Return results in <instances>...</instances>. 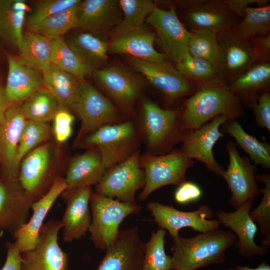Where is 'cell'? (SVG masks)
<instances>
[{"instance_id":"obj_25","label":"cell","mask_w":270,"mask_h":270,"mask_svg":"<svg viewBox=\"0 0 270 270\" xmlns=\"http://www.w3.org/2000/svg\"><path fill=\"white\" fill-rule=\"evenodd\" d=\"M22 102L12 104L6 114V122L0 126V158L4 166V178L18 180L16 160L20 134L26 119Z\"/></svg>"},{"instance_id":"obj_49","label":"cell","mask_w":270,"mask_h":270,"mask_svg":"<svg viewBox=\"0 0 270 270\" xmlns=\"http://www.w3.org/2000/svg\"><path fill=\"white\" fill-rule=\"evenodd\" d=\"M228 10L241 20L244 16L246 8L249 6L256 4L258 7L267 6L268 0H223Z\"/></svg>"},{"instance_id":"obj_19","label":"cell","mask_w":270,"mask_h":270,"mask_svg":"<svg viewBox=\"0 0 270 270\" xmlns=\"http://www.w3.org/2000/svg\"><path fill=\"white\" fill-rule=\"evenodd\" d=\"M0 179V230L12 235L28 220L33 202L18 180Z\"/></svg>"},{"instance_id":"obj_10","label":"cell","mask_w":270,"mask_h":270,"mask_svg":"<svg viewBox=\"0 0 270 270\" xmlns=\"http://www.w3.org/2000/svg\"><path fill=\"white\" fill-rule=\"evenodd\" d=\"M181 21L190 32L205 30L217 34L236 26L241 19L234 14L223 0H186L177 2Z\"/></svg>"},{"instance_id":"obj_33","label":"cell","mask_w":270,"mask_h":270,"mask_svg":"<svg viewBox=\"0 0 270 270\" xmlns=\"http://www.w3.org/2000/svg\"><path fill=\"white\" fill-rule=\"evenodd\" d=\"M222 130L235 140L237 144L250 156L256 166L270 168V146L248 134L236 120H228L222 125Z\"/></svg>"},{"instance_id":"obj_50","label":"cell","mask_w":270,"mask_h":270,"mask_svg":"<svg viewBox=\"0 0 270 270\" xmlns=\"http://www.w3.org/2000/svg\"><path fill=\"white\" fill-rule=\"evenodd\" d=\"M7 254L4 266L0 270H21L20 252L14 242H6L5 244Z\"/></svg>"},{"instance_id":"obj_18","label":"cell","mask_w":270,"mask_h":270,"mask_svg":"<svg viewBox=\"0 0 270 270\" xmlns=\"http://www.w3.org/2000/svg\"><path fill=\"white\" fill-rule=\"evenodd\" d=\"M50 154L48 145L37 147L22 158L18 180L28 196L34 202L42 197L54 180L50 172Z\"/></svg>"},{"instance_id":"obj_8","label":"cell","mask_w":270,"mask_h":270,"mask_svg":"<svg viewBox=\"0 0 270 270\" xmlns=\"http://www.w3.org/2000/svg\"><path fill=\"white\" fill-rule=\"evenodd\" d=\"M72 110L82 122L77 142L104 126L118 122L120 114L114 104L84 80L80 81Z\"/></svg>"},{"instance_id":"obj_29","label":"cell","mask_w":270,"mask_h":270,"mask_svg":"<svg viewBox=\"0 0 270 270\" xmlns=\"http://www.w3.org/2000/svg\"><path fill=\"white\" fill-rule=\"evenodd\" d=\"M106 170L100 152L89 149L70 161L64 178L67 189L96 185Z\"/></svg>"},{"instance_id":"obj_23","label":"cell","mask_w":270,"mask_h":270,"mask_svg":"<svg viewBox=\"0 0 270 270\" xmlns=\"http://www.w3.org/2000/svg\"><path fill=\"white\" fill-rule=\"evenodd\" d=\"M156 34L144 26L112 34L108 50L116 54H124L132 58L154 63L166 62L164 54L154 47Z\"/></svg>"},{"instance_id":"obj_26","label":"cell","mask_w":270,"mask_h":270,"mask_svg":"<svg viewBox=\"0 0 270 270\" xmlns=\"http://www.w3.org/2000/svg\"><path fill=\"white\" fill-rule=\"evenodd\" d=\"M8 72L4 90L10 104L22 102L44 86L41 72L20 58L7 56Z\"/></svg>"},{"instance_id":"obj_34","label":"cell","mask_w":270,"mask_h":270,"mask_svg":"<svg viewBox=\"0 0 270 270\" xmlns=\"http://www.w3.org/2000/svg\"><path fill=\"white\" fill-rule=\"evenodd\" d=\"M19 51L22 60L40 72L51 62L50 39L36 32L28 30L24 34Z\"/></svg>"},{"instance_id":"obj_21","label":"cell","mask_w":270,"mask_h":270,"mask_svg":"<svg viewBox=\"0 0 270 270\" xmlns=\"http://www.w3.org/2000/svg\"><path fill=\"white\" fill-rule=\"evenodd\" d=\"M255 199H250L237 208L236 210L227 212L219 210L216 212L220 224L230 228L236 236L238 240L236 248L242 256L253 257L263 256L268 248L258 246L254 242L258 228L250 216V212Z\"/></svg>"},{"instance_id":"obj_4","label":"cell","mask_w":270,"mask_h":270,"mask_svg":"<svg viewBox=\"0 0 270 270\" xmlns=\"http://www.w3.org/2000/svg\"><path fill=\"white\" fill-rule=\"evenodd\" d=\"M140 134L130 120L104 126L85 136L83 146L98 150L106 170L138 150Z\"/></svg>"},{"instance_id":"obj_15","label":"cell","mask_w":270,"mask_h":270,"mask_svg":"<svg viewBox=\"0 0 270 270\" xmlns=\"http://www.w3.org/2000/svg\"><path fill=\"white\" fill-rule=\"evenodd\" d=\"M129 62L168 101L189 97L197 90L193 84L167 62L154 63L132 57Z\"/></svg>"},{"instance_id":"obj_46","label":"cell","mask_w":270,"mask_h":270,"mask_svg":"<svg viewBox=\"0 0 270 270\" xmlns=\"http://www.w3.org/2000/svg\"><path fill=\"white\" fill-rule=\"evenodd\" d=\"M74 120L68 110L60 108L52 119V131L58 142H64L70 138Z\"/></svg>"},{"instance_id":"obj_17","label":"cell","mask_w":270,"mask_h":270,"mask_svg":"<svg viewBox=\"0 0 270 270\" xmlns=\"http://www.w3.org/2000/svg\"><path fill=\"white\" fill-rule=\"evenodd\" d=\"M145 248L138 227L120 230L96 270H142Z\"/></svg>"},{"instance_id":"obj_47","label":"cell","mask_w":270,"mask_h":270,"mask_svg":"<svg viewBox=\"0 0 270 270\" xmlns=\"http://www.w3.org/2000/svg\"><path fill=\"white\" fill-rule=\"evenodd\" d=\"M258 126L270 130V92H266L258 98L252 108Z\"/></svg>"},{"instance_id":"obj_16","label":"cell","mask_w":270,"mask_h":270,"mask_svg":"<svg viewBox=\"0 0 270 270\" xmlns=\"http://www.w3.org/2000/svg\"><path fill=\"white\" fill-rule=\"evenodd\" d=\"M228 120L224 116H216L198 129L184 131L180 141V150L188 158L202 162L208 170L220 176L224 170L216 160L212 150L214 144L224 136L220 126Z\"/></svg>"},{"instance_id":"obj_5","label":"cell","mask_w":270,"mask_h":270,"mask_svg":"<svg viewBox=\"0 0 270 270\" xmlns=\"http://www.w3.org/2000/svg\"><path fill=\"white\" fill-rule=\"evenodd\" d=\"M91 222L88 230L96 248L106 250L116 240L119 226L128 216L138 214L140 206L92 192L90 202Z\"/></svg>"},{"instance_id":"obj_40","label":"cell","mask_w":270,"mask_h":270,"mask_svg":"<svg viewBox=\"0 0 270 270\" xmlns=\"http://www.w3.org/2000/svg\"><path fill=\"white\" fill-rule=\"evenodd\" d=\"M119 4L124 18L112 34L144 26L147 17L157 6L150 0H120Z\"/></svg>"},{"instance_id":"obj_51","label":"cell","mask_w":270,"mask_h":270,"mask_svg":"<svg viewBox=\"0 0 270 270\" xmlns=\"http://www.w3.org/2000/svg\"><path fill=\"white\" fill-rule=\"evenodd\" d=\"M260 61L270 62V34L250 38Z\"/></svg>"},{"instance_id":"obj_41","label":"cell","mask_w":270,"mask_h":270,"mask_svg":"<svg viewBox=\"0 0 270 270\" xmlns=\"http://www.w3.org/2000/svg\"><path fill=\"white\" fill-rule=\"evenodd\" d=\"M165 230L160 228L152 234L146 243L142 270H171L172 258L164 248Z\"/></svg>"},{"instance_id":"obj_2","label":"cell","mask_w":270,"mask_h":270,"mask_svg":"<svg viewBox=\"0 0 270 270\" xmlns=\"http://www.w3.org/2000/svg\"><path fill=\"white\" fill-rule=\"evenodd\" d=\"M171 270H196L216 264H222L226 252L236 242L230 231L219 229L185 238L173 239Z\"/></svg>"},{"instance_id":"obj_14","label":"cell","mask_w":270,"mask_h":270,"mask_svg":"<svg viewBox=\"0 0 270 270\" xmlns=\"http://www.w3.org/2000/svg\"><path fill=\"white\" fill-rule=\"evenodd\" d=\"M226 148L229 164L221 176L232 194L229 204L236 209L248 200L255 199L260 193L255 178L256 168L248 158L240 154L232 141L226 142Z\"/></svg>"},{"instance_id":"obj_22","label":"cell","mask_w":270,"mask_h":270,"mask_svg":"<svg viewBox=\"0 0 270 270\" xmlns=\"http://www.w3.org/2000/svg\"><path fill=\"white\" fill-rule=\"evenodd\" d=\"M93 74L100 87L112 98L122 108L131 110L142 88L134 74L116 66L94 70Z\"/></svg>"},{"instance_id":"obj_36","label":"cell","mask_w":270,"mask_h":270,"mask_svg":"<svg viewBox=\"0 0 270 270\" xmlns=\"http://www.w3.org/2000/svg\"><path fill=\"white\" fill-rule=\"evenodd\" d=\"M50 39L52 64L80 80L93 72L70 48L63 37Z\"/></svg>"},{"instance_id":"obj_11","label":"cell","mask_w":270,"mask_h":270,"mask_svg":"<svg viewBox=\"0 0 270 270\" xmlns=\"http://www.w3.org/2000/svg\"><path fill=\"white\" fill-rule=\"evenodd\" d=\"M60 220L44 223L34 248L20 254L21 270H70L68 254L59 246L58 237Z\"/></svg>"},{"instance_id":"obj_32","label":"cell","mask_w":270,"mask_h":270,"mask_svg":"<svg viewBox=\"0 0 270 270\" xmlns=\"http://www.w3.org/2000/svg\"><path fill=\"white\" fill-rule=\"evenodd\" d=\"M66 40L92 72L102 66L108 58V44L95 34L86 32H78Z\"/></svg>"},{"instance_id":"obj_39","label":"cell","mask_w":270,"mask_h":270,"mask_svg":"<svg viewBox=\"0 0 270 270\" xmlns=\"http://www.w3.org/2000/svg\"><path fill=\"white\" fill-rule=\"evenodd\" d=\"M234 28L246 38L270 34V4L261 7H247L244 17Z\"/></svg>"},{"instance_id":"obj_3","label":"cell","mask_w":270,"mask_h":270,"mask_svg":"<svg viewBox=\"0 0 270 270\" xmlns=\"http://www.w3.org/2000/svg\"><path fill=\"white\" fill-rule=\"evenodd\" d=\"M182 112V107L163 108L150 100H144L138 132L148 148L146 152L154 155L164 154L180 142L185 131Z\"/></svg>"},{"instance_id":"obj_12","label":"cell","mask_w":270,"mask_h":270,"mask_svg":"<svg viewBox=\"0 0 270 270\" xmlns=\"http://www.w3.org/2000/svg\"><path fill=\"white\" fill-rule=\"evenodd\" d=\"M146 206L158 227L168 230L172 240L180 236L178 232L182 228H190L202 233L220 228L218 220H212V210L206 204H201L196 210L190 212L178 210L172 206L153 201Z\"/></svg>"},{"instance_id":"obj_27","label":"cell","mask_w":270,"mask_h":270,"mask_svg":"<svg viewBox=\"0 0 270 270\" xmlns=\"http://www.w3.org/2000/svg\"><path fill=\"white\" fill-rule=\"evenodd\" d=\"M119 1L86 0L80 2L74 28L94 34L106 32L119 16Z\"/></svg>"},{"instance_id":"obj_28","label":"cell","mask_w":270,"mask_h":270,"mask_svg":"<svg viewBox=\"0 0 270 270\" xmlns=\"http://www.w3.org/2000/svg\"><path fill=\"white\" fill-rule=\"evenodd\" d=\"M228 84L243 106L252 108L259 96L270 90V62H256Z\"/></svg>"},{"instance_id":"obj_38","label":"cell","mask_w":270,"mask_h":270,"mask_svg":"<svg viewBox=\"0 0 270 270\" xmlns=\"http://www.w3.org/2000/svg\"><path fill=\"white\" fill-rule=\"evenodd\" d=\"M188 52L192 56L210 62L216 72L220 62V48L216 34L205 30L190 31Z\"/></svg>"},{"instance_id":"obj_48","label":"cell","mask_w":270,"mask_h":270,"mask_svg":"<svg viewBox=\"0 0 270 270\" xmlns=\"http://www.w3.org/2000/svg\"><path fill=\"white\" fill-rule=\"evenodd\" d=\"M202 195V190L196 184L185 180L180 185L174 193L176 202L186 204L198 200Z\"/></svg>"},{"instance_id":"obj_45","label":"cell","mask_w":270,"mask_h":270,"mask_svg":"<svg viewBox=\"0 0 270 270\" xmlns=\"http://www.w3.org/2000/svg\"><path fill=\"white\" fill-rule=\"evenodd\" d=\"M80 0H45L38 3L28 18L26 26L31 30L51 16L81 2Z\"/></svg>"},{"instance_id":"obj_9","label":"cell","mask_w":270,"mask_h":270,"mask_svg":"<svg viewBox=\"0 0 270 270\" xmlns=\"http://www.w3.org/2000/svg\"><path fill=\"white\" fill-rule=\"evenodd\" d=\"M216 36L220 48L217 74L222 82L228 84L260 61L250 39L240 36L234 27L220 31Z\"/></svg>"},{"instance_id":"obj_43","label":"cell","mask_w":270,"mask_h":270,"mask_svg":"<svg viewBox=\"0 0 270 270\" xmlns=\"http://www.w3.org/2000/svg\"><path fill=\"white\" fill-rule=\"evenodd\" d=\"M80 4L51 16L30 31L50 38L62 36L74 28Z\"/></svg>"},{"instance_id":"obj_1","label":"cell","mask_w":270,"mask_h":270,"mask_svg":"<svg viewBox=\"0 0 270 270\" xmlns=\"http://www.w3.org/2000/svg\"><path fill=\"white\" fill-rule=\"evenodd\" d=\"M220 115L228 120H236L244 115L243 104L227 84L200 86L183 100L182 121L185 131L198 129Z\"/></svg>"},{"instance_id":"obj_24","label":"cell","mask_w":270,"mask_h":270,"mask_svg":"<svg viewBox=\"0 0 270 270\" xmlns=\"http://www.w3.org/2000/svg\"><path fill=\"white\" fill-rule=\"evenodd\" d=\"M66 189L64 178H57L49 190L33 202L30 219L12 234L14 242L20 253L34 248L47 214L57 198Z\"/></svg>"},{"instance_id":"obj_53","label":"cell","mask_w":270,"mask_h":270,"mask_svg":"<svg viewBox=\"0 0 270 270\" xmlns=\"http://www.w3.org/2000/svg\"><path fill=\"white\" fill-rule=\"evenodd\" d=\"M228 270H270V266L266 264L265 262H263L258 267L255 268H250L247 266H238L234 268H230Z\"/></svg>"},{"instance_id":"obj_35","label":"cell","mask_w":270,"mask_h":270,"mask_svg":"<svg viewBox=\"0 0 270 270\" xmlns=\"http://www.w3.org/2000/svg\"><path fill=\"white\" fill-rule=\"evenodd\" d=\"M22 106L26 120L44 123L52 120L60 108L56 99L44 86L28 97Z\"/></svg>"},{"instance_id":"obj_13","label":"cell","mask_w":270,"mask_h":270,"mask_svg":"<svg viewBox=\"0 0 270 270\" xmlns=\"http://www.w3.org/2000/svg\"><path fill=\"white\" fill-rule=\"evenodd\" d=\"M146 21L154 29L155 41L164 54L176 64L188 52L190 32L181 22L174 6L170 5L168 10L156 6Z\"/></svg>"},{"instance_id":"obj_37","label":"cell","mask_w":270,"mask_h":270,"mask_svg":"<svg viewBox=\"0 0 270 270\" xmlns=\"http://www.w3.org/2000/svg\"><path fill=\"white\" fill-rule=\"evenodd\" d=\"M175 67L197 88L203 86L222 82L216 70L210 62L192 56L188 52L176 64Z\"/></svg>"},{"instance_id":"obj_30","label":"cell","mask_w":270,"mask_h":270,"mask_svg":"<svg viewBox=\"0 0 270 270\" xmlns=\"http://www.w3.org/2000/svg\"><path fill=\"white\" fill-rule=\"evenodd\" d=\"M44 87L56 99L60 107L72 109L82 80L50 62L41 72Z\"/></svg>"},{"instance_id":"obj_31","label":"cell","mask_w":270,"mask_h":270,"mask_svg":"<svg viewBox=\"0 0 270 270\" xmlns=\"http://www.w3.org/2000/svg\"><path fill=\"white\" fill-rule=\"evenodd\" d=\"M28 9L24 0H0V37L18 50L22 42V28Z\"/></svg>"},{"instance_id":"obj_44","label":"cell","mask_w":270,"mask_h":270,"mask_svg":"<svg viewBox=\"0 0 270 270\" xmlns=\"http://www.w3.org/2000/svg\"><path fill=\"white\" fill-rule=\"evenodd\" d=\"M255 178L264 186L260 190L263 194L262 200L256 208L250 210V216L258 226L260 232L266 236L262 244L268 248L270 246V174L267 172L256 174Z\"/></svg>"},{"instance_id":"obj_7","label":"cell","mask_w":270,"mask_h":270,"mask_svg":"<svg viewBox=\"0 0 270 270\" xmlns=\"http://www.w3.org/2000/svg\"><path fill=\"white\" fill-rule=\"evenodd\" d=\"M138 150L122 162L106 170L96 184L94 193L125 203L136 204V192L142 189L146 178L139 163Z\"/></svg>"},{"instance_id":"obj_20","label":"cell","mask_w":270,"mask_h":270,"mask_svg":"<svg viewBox=\"0 0 270 270\" xmlns=\"http://www.w3.org/2000/svg\"><path fill=\"white\" fill-rule=\"evenodd\" d=\"M91 186L66 189L60 195L66 204L60 220L65 242L80 240L88 231L91 222L90 202Z\"/></svg>"},{"instance_id":"obj_6","label":"cell","mask_w":270,"mask_h":270,"mask_svg":"<svg viewBox=\"0 0 270 270\" xmlns=\"http://www.w3.org/2000/svg\"><path fill=\"white\" fill-rule=\"evenodd\" d=\"M139 163L144 172L146 183L138 198L144 201L158 188L167 185L178 186L186 180V174L194 161L176 150L162 155L148 152L140 156Z\"/></svg>"},{"instance_id":"obj_52","label":"cell","mask_w":270,"mask_h":270,"mask_svg":"<svg viewBox=\"0 0 270 270\" xmlns=\"http://www.w3.org/2000/svg\"><path fill=\"white\" fill-rule=\"evenodd\" d=\"M10 104L6 96L4 88L0 86V126L4 124L6 112Z\"/></svg>"},{"instance_id":"obj_42","label":"cell","mask_w":270,"mask_h":270,"mask_svg":"<svg viewBox=\"0 0 270 270\" xmlns=\"http://www.w3.org/2000/svg\"><path fill=\"white\" fill-rule=\"evenodd\" d=\"M50 132V128L48 123L26 120L18 147L16 160V165L18 169L26 154L49 138Z\"/></svg>"}]
</instances>
